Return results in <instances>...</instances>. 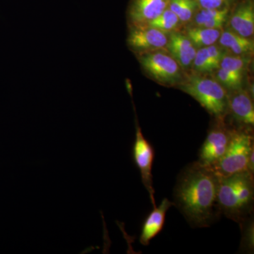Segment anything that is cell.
Masks as SVG:
<instances>
[{
	"label": "cell",
	"instance_id": "10",
	"mask_svg": "<svg viewBox=\"0 0 254 254\" xmlns=\"http://www.w3.org/2000/svg\"><path fill=\"white\" fill-rule=\"evenodd\" d=\"M166 48L182 70L192 67L197 48L186 35L177 31L169 33Z\"/></svg>",
	"mask_w": 254,
	"mask_h": 254
},
{
	"label": "cell",
	"instance_id": "13",
	"mask_svg": "<svg viewBox=\"0 0 254 254\" xmlns=\"http://www.w3.org/2000/svg\"><path fill=\"white\" fill-rule=\"evenodd\" d=\"M228 96V109L237 123L247 126H254V107L248 92L236 90Z\"/></svg>",
	"mask_w": 254,
	"mask_h": 254
},
{
	"label": "cell",
	"instance_id": "15",
	"mask_svg": "<svg viewBox=\"0 0 254 254\" xmlns=\"http://www.w3.org/2000/svg\"><path fill=\"white\" fill-rule=\"evenodd\" d=\"M230 9H201L199 8L193 16L192 26H198L222 30V26L228 18Z\"/></svg>",
	"mask_w": 254,
	"mask_h": 254
},
{
	"label": "cell",
	"instance_id": "14",
	"mask_svg": "<svg viewBox=\"0 0 254 254\" xmlns=\"http://www.w3.org/2000/svg\"><path fill=\"white\" fill-rule=\"evenodd\" d=\"M218 41L222 48L230 50L235 55L247 56L254 52L253 40L241 36L231 29L221 32Z\"/></svg>",
	"mask_w": 254,
	"mask_h": 254
},
{
	"label": "cell",
	"instance_id": "21",
	"mask_svg": "<svg viewBox=\"0 0 254 254\" xmlns=\"http://www.w3.org/2000/svg\"><path fill=\"white\" fill-rule=\"evenodd\" d=\"M246 58V56L240 55H225L220 64V68L244 76V73L249 63L248 60Z\"/></svg>",
	"mask_w": 254,
	"mask_h": 254
},
{
	"label": "cell",
	"instance_id": "9",
	"mask_svg": "<svg viewBox=\"0 0 254 254\" xmlns=\"http://www.w3.org/2000/svg\"><path fill=\"white\" fill-rule=\"evenodd\" d=\"M170 0H131L128 18L131 26H144L168 9Z\"/></svg>",
	"mask_w": 254,
	"mask_h": 254
},
{
	"label": "cell",
	"instance_id": "3",
	"mask_svg": "<svg viewBox=\"0 0 254 254\" xmlns=\"http://www.w3.org/2000/svg\"><path fill=\"white\" fill-rule=\"evenodd\" d=\"M177 86L197 100L212 116L216 119L225 117L228 109V95L216 80L193 74L183 79Z\"/></svg>",
	"mask_w": 254,
	"mask_h": 254
},
{
	"label": "cell",
	"instance_id": "19",
	"mask_svg": "<svg viewBox=\"0 0 254 254\" xmlns=\"http://www.w3.org/2000/svg\"><path fill=\"white\" fill-rule=\"evenodd\" d=\"M191 68L197 73H206L215 71L219 68V66L211 59L207 47H205L197 49Z\"/></svg>",
	"mask_w": 254,
	"mask_h": 254
},
{
	"label": "cell",
	"instance_id": "8",
	"mask_svg": "<svg viewBox=\"0 0 254 254\" xmlns=\"http://www.w3.org/2000/svg\"><path fill=\"white\" fill-rule=\"evenodd\" d=\"M169 33L148 26H131L128 33V46L136 53H145L166 48Z\"/></svg>",
	"mask_w": 254,
	"mask_h": 254
},
{
	"label": "cell",
	"instance_id": "4",
	"mask_svg": "<svg viewBox=\"0 0 254 254\" xmlns=\"http://www.w3.org/2000/svg\"><path fill=\"white\" fill-rule=\"evenodd\" d=\"M253 148L254 137L249 130L232 128L226 152L213 167V170L220 177L229 176L248 170L249 157Z\"/></svg>",
	"mask_w": 254,
	"mask_h": 254
},
{
	"label": "cell",
	"instance_id": "12",
	"mask_svg": "<svg viewBox=\"0 0 254 254\" xmlns=\"http://www.w3.org/2000/svg\"><path fill=\"white\" fill-rule=\"evenodd\" d=\"M174 205L173 201L165 198L159 206H155L145 219L142 226L139 242L143 246L149 245L150 241L155 238L163 230L167 212Z\"/></svg>",
	"mask_w": 254,
	"mask_h": 254
},
{
	"label": "cell",
	"instance_id": "22",
	"mask_svg": "<svg viewBox=\"0 0 254 254\" xmlns=\"http://www.w3.org/2000/svg\"><path fill=\"white\" fill-rule=\"evenodd\" d=\"M242 230V249L246 252H253L254 251V222L252 221L251 216L248 217L243 222L240 224Z\"/></svg>",
	"mask_w": 254,
	"mask_h": 254
},
{
	"label": "cell",
	"instance_id": "16",
	"mask_svg": "<svg viewBox=\"0 0 254 254\" xmlns=\"http://www.w3.org/2000/svg\"><path fill=\"white\" fill-rule=\"evenodd\" d=\"M185 35L198 49L215 44L221 35V30L191 26L187 28Z\"/></svg>",
	"mask_w": 254,
	"mask_h": 254
},
{
	"label": "cell",
	"instance_id": "17",
	"mask_svg": "<svg viewBox=\"0 0 254 254\" xmlns=\"http://www.w3.org/2000/svg\"><path fill=\"white\" fill-rule=\"evenodd\" d=\"M168 9L177 15L182 23H187L193 19L199 7L194 0H170Z\"/></svg>",
	"mask_w": 254,
	"mask_h": 254
},
{
	"label": "cell",
	"instance_id": "18",
	"mask_svg": "<svg viewBox=\"0 0 254 254\" xmlns=\"http://www.w3.org/2000/svg\"><path fill=\"white\" fill-rule=\"evenodd\" d=\"M181 23L177 15L168 8L158 17L147 23L145 26L155 28L165 33H170L176 31Z\"/></svg>",
	"mask_w": 254,
	"mask_h": 254
},
{
	"label": "cell",
	"instance_id": "7",
	"mask_svg": "<svg viewBox=\"0 0 254 254\" xmlns=\"http://www.w3.org/2000/svg\"><path fill=\"white\" fill-rule=\"evenodd\" d=\"M133 160L141 173L142 183L148 192L150 201L153 208L156 206L155 200V190L153 188L152 168L155 158V150L142 133L139 125L137 124L136 136L132 149Z\"/></svg>",
	"mask_w": 254,
	"mask_h": 254
},
{
	"label": "cell",
	"instance_id": "20",
	"mask_svg": "<svg viewBox=\"0 0 254 254\" xmlns=\"http://www.w3.org/2000/svg\"><path fill=\"white\" fill-rule=\"evenodd\" d=\"M215 79L218 81L224 88L232 91L240 89L242 87L243 76L227 71L224 68H217L215 73Z\"/></svg>",
	"mask_w": 254,
	"mask_h": 254
},
{
	"label": "cell",
	"instance_id": "5",
	"mask_svg": "<svg viewBox=\"0 0 254 254\" xmlns=\"http://www.w3.org/2000/svg\"><path fill=\"white\" fill-rule=\"evenodd\" d=\"M143 71L150 78L165 86H178L183 81V70L171 55L157 51L138 56Z\"/></svg>",
	"mask_w": 254,
	"mask_h": 254
},
{
	"label": "cell",
	"instance_id": "23",
	"mask_svg": "<svg viewBox=\"0 0 254 254\" xmlns=\"http://www.w3.org/2000/svg\"><path fill=\"white\" fill-rule=\"evenodd\" d=\"M201 9H230L239 0H194Z\"/></svg>",
	"mask_w": 254,
	"mask_h": 254
},
{
	"label": "cell",
	"instance_id": "1",
	"mask_svg": "<svg viewBox=\"0 0 254 254\" xmlns=\"http://www.w3.org/2000/svg\"><path fill=\"white\" fill-rule=\"evenodd\" d=\"M220 176L211 167L193 162L179 174L174 187V205L193 228L210 227L218 218Z\"/></svg>",
	"mask_w": 254,
	"mask_h": 254
},
{
	"label": "cell",
	"instance_id": "6",
	"mask_svg": "<svg viewBox=\"0 0 254 254\" xmlns=\"http://www.w3.org/2000/svg\"><path fill=\"white\" fill-rule=\"evenodd\" d=\"M218 123L210 128L200 147L198 160L202 165L213 168L226 152L230 143L232 129L227 128L223 119H216Z\"/></svg>",
	"mask_w": 254,
	"mask_h": 254
},
{
	"label": "cell",
	"instance_id": "11",
	"mask_svg": "<svg viewBox=\"0 0 254 254\" xmlns=\"http://www.w3.org/2000/svg\"><path fill=\"white\" fill-rule=\"evenodd\" d=\"M230 16L232 31L245 38H251L254 32V4L253 0L237 1Z\"/></svg>",
	"mask_w": 254,
	"mask_h": 254
},
{
	"label": "cell",
	"instance_id": "2",
	"mask_svg": "<svg viewBox=\"0 0 254 254\" xmlns=\"http://www.w3.org/2000/svg\"><path fill=\"white\" fill-rule=\"evenodd\" d=\"M254 200V175L250 171L220 177L217 200L220 214L240 224L252 215Z\"/></svg>",
	"mask_w": 254,
	"mask_h": 254
}]
</instances>
